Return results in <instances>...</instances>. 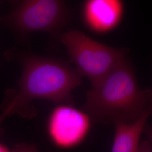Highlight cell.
I'll return each mask as SVG.
<instances>
[{"mask_svg":"<svg viewBox=\"0 0 152 152\" xmlns=\"http://www.w3.org/2000/svg\"><path fill=\"white\" fill-rule=\"evenodd\" d=\"M23 71L18 81V91L7 108L32 118L36 109L31 104L36 99H46L55 103L74 105L72 94L81 85L82 76L69 62L56 58L28 55L21 60Z\"/></svg>","mask_w":152,"mask_h":152,"instance_id":"obj_1","label":"cell"},{"mask_svg":"<svg viewBox=\"0 0 152 152\" xmlns=\"http://www.w3.org/2000/svg\"><path fill=\"white\" fill-rule=\"evenodd\" d=\"M5 110V111H4L2 114L0 116V125L1 124V123L2 122V121L5 119V118L7 116V115H9V113H8L7 111H6V110Z\"/></svg>","mask_w":152,"mask_h":152,"instance_id":"obj_11","label":"cell"},{"mask_svg":"<svg viewBox=\"0 0 152 152\" xmlns=\"http://www.w3.org/2000/svg\"><path fill=\"white\" fill-rule=\"evenodd\" d=\"M92 125L90 118L82 109L72 105L59 104L49 115L46 132L55 147L70 149L85 141Z\"/></svg>","mask_w":152,"mask_h":152,"instance_id":"obj_5","label":"cell"},{"mask_svg":"<svg viewBox=\"0 0 152 152\" xmlns=\"http://www.w3.org/2000/svg\"><path fill=\"white\" fill-rule=\"evenodd\" d=\"M136 152H152L151 141L148 140L140 141Z\"/></svg>","mask_w":152,"mask_h":152,"instance_id":"obj_9","label":"cell"},{"mask_svg":"<svg viewBox=\"0 0 152 152\" xmlns=\"http://www.w3.org/2000/svg\"><path fill=\"white\" fill-rule=\"evenodd\" d=\"M152 111L145 112L131 124H114L115 130L111 152H136Z\"/></svg>","mask_w":152,"mask_h":152,"instance_id":"obj_7","label":"cell"},{"mask_svg":"<svg viewBox=\"0 0 152 152\" xmlns=\"http://www.w3.org/2000/svg\"><path fill=\"white\" fill-rule=\"evenodd\" d=\"M152 90L140 87L135 69L127 58L86 92L82 110L92 124H131L152 110Z\"/></svg>","mask_w":152,"mask_h":152,"instance_id":"obj_2","label":"cell"},{"mask_svg":"<svg viewBox=\"0 0 152 152\" xmlns=\"http://www.w3.org/2000/svg\"><path fill=\"white\" fill-rule=\"evenodd\" d=\"M125 12V4L121 0H86L82 5L83 24L91 32L105 34L120 26Z\"/></svg>","mask_w":152,"mask_h":152,"instance_id":"obj_6","label":"cell"},{"mask_svg":"<svg viewBox=\"0 0 152 152\" xmlns=\"http://www.w3.org/2000/svg\"><path fill=\"white\" fill-rule=\"evenodd\" d=\"M0 152H11L7 147L0 142Z\"/></svg>","mask_w":152,"mask_h":152,"instance_id":"obj_10","label":"cell"},{"mask_svg":"<svg viewBox=\"0 0 152 152\" xmlns=\"http://www.w3.org/2000/svg\"><path fill=\"white\" fill-rule=\"evenodd\" d=\"M72 12L64 1L26 0L0 21L21 35L45 32L56 37L71 20Z\"/></svg>","mask_w":152,"mask_h":152,"instance_id":"obj_4","label":"cell"},{"mask_svg":"<svg viewBox=\"0 0 152 152\" xmlns=\"http://www.w3.org/2000/svg\"><path fill=\"white\" fill-rule=\"evenodd\" d=\"M11 152H41L37 147L32 144L21 142L15 145Z\"/></svg>","mask_w":152,"mask_h":152,"instance_id":"obj_8","label":"cell"},{"mask_svg":"<svg viewBox=\"0 0 152 152\" xmlns=\"http://www.w3.org/2000/svg\"><path fill=\"white\" fill-rule=\"evenodd\" d=\"M59 39L66 49L69 63L82 77L89 79L92 88L127 59V48L109 46L78 30L60 34Z\"/></svg>","mask_w":152,"mask_h":152,"instance_id":"obj_3","label":"cell"}]
</instances>
